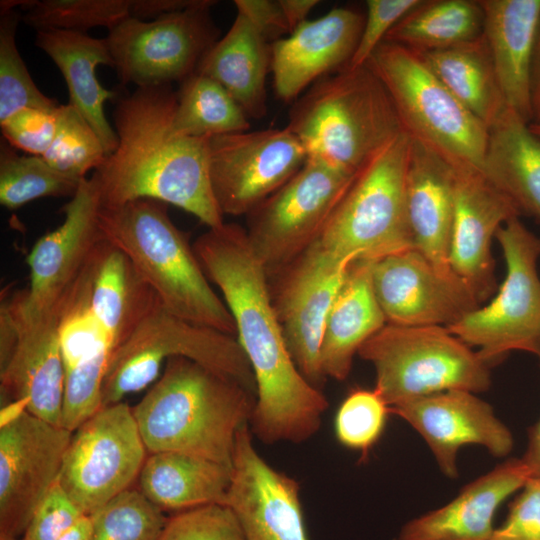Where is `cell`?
Wrapping results in <instances>:
<instances>
[{
	"label": "cell",
	"mask_w": 540,
	"mask_h": 540,
	"mask_svg": "<svg viewBox=\"0 0 540 540\" xmlns=\"http://www.w3.org/2000/svg\"><path fill=\"white\" fill-rule=\"evenodd\" d=\"M350 264L336 261L315 242L278 276L272 301L289 352L304 378L322 391L324 326Z\"/></svg>",
	"instance_id": "17"
},
{
	"label": "cell",
	"mask_w": 540,
	"mask_h": 540,
	"mask_svg": "<svg viewBox=\"0 0 540 540\" xmlns=\"http://www.w3.org/2000/svg\"><path fill=\"white\" fill-rule=\"evenodd\" d=\"M232 466L181 452L149 453L138 476V490L164 511L181 512L224 505Z\"/></svg>",
	"instance_id": "29"
},
{
	"label": "cell",
	"mask_w": 540,
	"mask_h": 540,
	"mask_svg": "<svg viewBox=\"0 0 540 540\" xmlns=\"http://www.w3.org/2000/svg\"><path fill=\"white\" fill-rule=\"evenodd\" d=\"M530 93L532 107L531 123L540 124V18L532 55Z\"/></svg>",
	"instance_id": "50"
},
{
	"label": "cell",
	"mask_w": 540,
	"mask_h": 540,
	"mask_svg": "<svg viewBox=\"0 0 540 540\" xmlns=\"http://www.w3.org/2000/svg\"><path fill=\"white\" fill-rule=\"evenodd\" d=\"M418 54L449 91L487 127L509 108L483 34L458 46Z\"/></svg>",
	"instance_id": "33"
},
{
	"label": "cell",
	"mask_w": 540,
	"mask_h": 540,
	"mask_svg": "<svg viewBox=\"0 0 540 540\" xmlns=\"http://www.w3.org/2000/svg\"><path fill=\"white\" fill-rule=\"evenodd\" d=\"M84 516L57 481L34 512L20 540H58Z\"/></svg>",
	"instance_id": "46"
},
{
	"label": "cell",
	"mask_w": 540,
	"mask_h": 540,
	"mask_svg": "<svg viewBox=\"0 0 540 540\" xmlns=\"http://www.w3.org/2000/svg\"><path fill=\"white\" fill-rule=\"evenodd\" d=\"M113 347L103 343L66 370L61 426L74 432L102 408V387Z\"/></svg>",
	"instance_id": "41"
},
{
	"label": "cell",
	"mask_w": 540,
	"mask_h": 540,
	"mask_svg": "<svg viewBox=\"0 0 540 540\" xmlns=\"http://www.w3.org/2000/svg\"><path fill=\"white\" fill-rule=\"evenodd\" d=\"M146 453L132 408L124 401L104 406L73 432L58 483L91 515L131 488Z\"/></svg>",
	"instance_id": "13"
},
{
	"label": "cell",
	"mask_w": 540,
	"mask_h": 540,
	"mask_svg": "<svg viewBox=\"0 0 540 540\" xmlns=\"http://www.w3.org/2000/svg\"><path fill=\"white\" fill-rule=\"evenodd\" d=\"M56 116L54 138L42 157L57 172L82 180L102 165L107 154L96 132L72 105L60 104Z\"/></svg>",
	"instance_id": "38"
},
{
	"label": "cell",
	"mask_w": 540,
	"mask_h": 540,
	"mask_svg": "<svg viewBox=\"0 0 540 540\" xmlns=\"http://www.w3.org/2000/svg\"><path fill=\"white\" fill-rule=\"evenodd\" d=\"M390 413V406L375 388L351 390L335 415L338 442L365 457L382 436Z\"/></svg>",
	"instance_id": "42"
},
{
	"label": "cell",
	"mask_w": 540,
	"mask_h": 540,
	"mask_svg": "<svg viewBox=\"0 0 540 540\" xmlns=\"http://www.w3.org/2000/svg\"><path fill=\"white\" fill-rule=\"evenodd\" d=\"M405 206L413 248L441 272L455 274L449 260L454 215L453 167L412 139Z\"/></svg>",
	"instance_id": "25"
},
{
	"label": "cell",
	"mask_w": 540,
	"mask_h": 540,
	"mask_svg": "<svg viewBox=\"0 0 540 540\" xmlns=\"http://www.w3.org/2000/svg\"><path fill=\"white\" fill-rule=\"evenodd\" d=\"M57 108H25L18 111L0 123L3 138L13 148L23 150L29 155L42 156L55 135Z\"/></svg>",
	"instance_id": "45"
},
{
	"label": "cell",
	"mask_w": 540,
	"mask_h": 540,
	"mask_svg": "<svg viewBox=\"0 0 540 540\" xmlns=\"http://www.w3.org/2000/svg\"><path fill=\"white\" fill-rule=\"evenodd\" d=\"M224 505L233 512L245 540H309L298 481L260 456L249 423L236 435Z\"/></svg>",
	"instance_id": "19"
},
{
	"label": "cell",
	"mask_w": 540,
	"mask_h": 540,
	"mask_svg": "<svg viewBox=\"0 0 540 540\" xmlns=\"http://www.w3.org/2000/svg\"><path fill=\"white\" fill-rule=\"evenodd\" d=\"M358 355L375 370V389L391 407L448 390L485 392L491 365L445 326L387 323Z\"/></svg>",
	"instance_id": "8"
},
{
	"label": "cell",
	"mask_w": 540,
	"mask_h": 540,
	"mask_svg": "<svg viewBox=\"0 0 540 540\" xmlns=\"http://www.w3.org/2000/svg\"><path fill=\"white\" fill-rule=\"evenodd\" d=\"M209 178L223 215H248L305 164L306 151L287 128L209 138Z\"/></svg>",
	"instance_id": "14"
},
{
	"label": "cell",
	"mask_w": 540,
	"mask_h": 540,
	"mask_svg": "<svg viewBox=\"0 0 540 540\" xmlns=\"http://www.w3.org/2000/svg\"><path fill=\"white\" fill-rule=\"evenodd\" d=\"M529 127L534 134L540 137V124L530 123Z\"/></svg>",
	"instance_id": "54"
},
{
	"label": "cell",
	"mask_w": 540,
	"mask_h": 540,
	"mask_svg": "<svg viewBox=\"0 0 540 540\" xmlns=\"http://www.w3.org/2000/svg\"><path fill=\"white\" fill-rule=\"evenodd\" d=\"M202 0H130V17L141 20L185 10L199 5Z\"/></svg>",
	"instance_id": "49"
},
{
	"label": "cell",
	"mask_w": 540,
	"mask_h": 540,
	"mask_svg": "<svg viewBox=\"0 0 540 540\" xmlns=\"http://www.w3.org/2000/svg\"><path fill=\"white\" fill-rule=\"evenodd\" d=\"M100 207L95 184L84 178L62 209L63 222L38 239L29 253L28 289L9 299L19 317L36 319L61 313L103 240L98 224Z\"/></svg>",
	"instance_id": "15"
},
{
	"label": "cell",
	"mask_w": 540,
	"mask_h": 540,
	"mask_svg": "<svg viewBox=\"0 0 540 540\" xmlns=\"http://www.w3.org/2000/svg\"><path fill=\"white\" fill-rule=\"evenodd\" d=\"M425 440L441 472L450 479L459 475L457 457L467 445L484 447L503 458L514 448L510 429L493 407L466 390H448L391 407Z\"/></svg>",
	"instance_id": "20"
},
{
	"label": "cell",
	"mask_w": 540,
	"mask_h": 540,
	"mask_svg": "<svg viewBox=\"0 0 540 540\" xmlns=\"http://www.w3.org/2000/svg\"><path fill=\"white\" fill-rule=\"evenodd\" d=\"M217 1L152 20L128 17L105 38L118 77L137 87L170 85L196 72L220 31L210 16Z\"/></svg>",
	"instance_id": "12"
},
{
	"label": "cell",
	"mask_w": 540,
	"mask_h": 540,
	"mask_svg": "<svg viewBox=\"0 0 540 540\" xmlns=\"http://www.w3.org/2000/svg\"><path fill=\"white\" fill-rule=\"evenodd\" d=\"M481 174L540 221V137L510 108L488 127Z\"/></svg>",
	"instance_id": "31"
},
{
	"label": "cell",
	"mask_w": 540,
	"mask_h": 540,
	"mask_svg": "<svg viewBox=\"0 0 540 540\" xmlns=\"http://www.w3.org/2000/svg\"><path fill=\"white\" fill-rule=\"evenodd\" d=\"M291 32L302 22L307 20V15L318 5V0H279Z\"/></svg>",
	"instance_id": "51"
},
{
	"label": "cell",
	"mask_w": 540,
	"mask_h": 540,
	"mask_svg": "<svg viewBox=\"0 0 540 540\" xmlns=\"http://www.w3.org/2000/svg\"><path fill=\"white\" fill-rule=\"evenodd\" d=\"M533 477L522 459H509L465 485L447 504L409 520L397 540H489L494 517Z\"/></svg>",
	"instance_id": "24"
},
{
	"label": "cell",
	"mask_w": 540,
	"mask_h": 540,
	"mask_svg": "<svg viewBox=\"0 0 540 540\" xmlns=\"http://www.w3.org/2000/svg\"><path fill=\"white\" fill-rule=\"evenodd\" d=\"M82 180L57 172L42 156L18 155L5 139L1 141L0 203L8 209L39 198H71Z\"/></svg>",
	"instance_id": "36"
},
{
	"label": "cell",
	"mask_w": 540,
	"mask_h": 540,
	"mask_svg": "<svg viewBox=\"0 0 540 540\" xmlns=\"http://www.w3.org/2000/svg\"><path fill=\"white\" fill-rule=\"evenodd\" d=\"M234 4L237 13L246 16L267 42L291 33L279 0H235Z\"/></svg>",
	"instance_id": "48"
},
{
	"label": "cell",
	"mask_w": 540,
	"mask_h": 540,
	"mask_svg": "<svg viewBox=\"0 0 540 540\" xmlns=\"http://www.w3.org/2000/svg\"><path fill=\"white\" fill-rule=\"evenodd\" d=\"M506 264L497 293L447 327L490 365L510 352L540 355V237L515 216L497 231Z\"/></svg>",
	"instance_id": "10"
},
{
	"label": "cell",
	"mask_w": 540,
	"mask_h": 540,
	"mask_svg": "<svg viewBox=\"0 0 540 540\" xmlns=\"http://www.w3.org/2000/svg\"><path fill=\"white\" fill-rule=\"evenodd\" d=\"M73 432L27 410L0 428V536L20 539L58 481Z\"/></svg>",
	"instance_id": "16"
},
{
	"label": "cell",
	"mask_w": 540,
	"mask_h": 540,
	"mask_svg": "<svg viewBox=\"0 0 540 540\" xmlns=\"http://www.w3.org/2000/svg\"><path fill=\"white\" fill-rule=\"evenodd\" d=\"M250 126L243 109L213 79L194 73L181 82L173 117L177 134L210 138L247 131Z\"/></svg>",
	"instance_id": "35"
},
{
	"label": "cell",
	"mask_w": 540,
	"mask_h": 540,
	"mask_svg": "<svg viewBox=\"0 0 540 540\" xmlns=\"http://www.w3.org/2000/svg\"><path fill=\"white\" fill-rule=\"evenodd\" d=\"M286 127L307 159L350 175L404 131L387 89L367 65L315 82L295 100Z\"/></svg>",
	"instance_id": "5"
},
{
	"label": "cell",
	"mask_w": 540,
	"mask_h": 540,
	"mask_svg": "<svg viewBox=\"0 0 540 540\" xmlns=\"http://www.w3.org/2000/svg\"><path fill=\"white\" fill-rule=\"evenodd\" d=\"M365 16L351 8H335L305 20L288 36L271 43L270 68L276 95L297 100L319 79L345 68L357 47Z\"/></svg>",
	"instance_id": "22"
},
{
	"label": "cell",
	"mask_w": 540,
	"mask_h": 540,
	"mask_svg": "<svg viewBox=\"0 0 540 540\" xmlns=\"http://www.w3.org/2000/svg\"><path fill=\"white\" fill-rule=\"evenodd\" d=\"M410 148L403 131L356 173L316 241L327 255L351 264L413 248L405 206Z\"/></svg>",
	"instance_id": "7"
},
{
	"label": "cell",
	"mask_w": 540,
	"mask_h": 540,
	"mask_svg": "<svg viewBox=\"0 0 540 540\" xmlns=\"http://www.w3.org/2000/svg\"><path fill=\"white\" fill-rule=\"evenodd\" d=\"M483 22L479 1L422 0L391 28L384 41L417 53L443 50L479 38Z\"/></svg>",
	"instance_id": "34"
},
{
	"label": "cell",
	"mask_w": 540,
	"mask_h": 540,
	"mask_svg": "<svg viewBox=\"0 0 540 540\" xmlns=\"http://www.w3.org/2000/svg\"><path fill=\"white\" fill-rule=\"evenodd\" d=\"M157 540H245L229 507L205 505L175 513Z\"/></svg>",
	"instance_id": "43"
},
{
	"label": "cell",
	"mask_w": 540,
	"mask_h": 540,
	"mask_svg": "<svg viewBox=\"0 0 540 540\" xmlns=\"http://www.w3.org/2000/svg\"><path fill=\"white\" fill-rule=\"evenodd\" d=\"M453 175L450 266L482 303L495 290L492 240L506 221L521 212L479 171L453 167Z\"/></svg>",
	"instance_id": "21"
},
{
	"label": "cell",
	"mask_w": 540,
	"mask_h": 540,
	"mask_svg": "<svg viewBox=\"0 0 540 540\" xmlns=\"http://www.w3.org/2000/svg\"><path fill=\"white\" fill-rule=\"evenodd\" d=\"M89 301L115 349L159 300L129 258L102 240L90 265Z\"/></svg>",
	"instance_id": "32"
},
{
	"label": "cell",
	"mask_w": 540,
	"mask_h": 540,
	"mask_svg": "<svg viewBox=\"0 0 540 540\" xmlns=\"http://www.w3.org/2000/svg\"><path fill=\"white\" fill-rule=\"evenodd\" d=\"M0 540H20V539L12 538V537L0 536Z\"/></svg>",
	"instance_id": "55"
},
{
	"label": "cell",
	"mask_w": 540,
	"mask_h": 540,
	"mask_svg": "<svg viewBox=\"0 0 540 540\" xmlns=\"http://www.w3.org/2000/svg\"><path fill=\"white\" fill-rule=\"evenodd\" d=\"M539 361H540V355ZM533 477H540V419L529 432L526 451L521 458Z\"/></svg>",
	"instance_id": "52"
},
{
	"label": "cell",
	"mask_w": 540,
	"mask_h": 540,
	"mask_svg": "<svg viewBox=\"0 0 540 540\" xmlns=\"http://www.w3.org/2000/svg\"><path fill=\"white\" fill-rule=\"evenodd\" d=\"M192 246L206 277L223 296L254 374L252 434L265 444L310 439L320 429L329 404L323 392L304 378L289 352L268 274L246 230L224 223L209 228Z\"/></svg>",
	"instance_id": "1"
},
{
	"label": "cell",
	"mask_w": 540,
	"mask_h": 540,
	"mask_svg": "<svg viewBox=\"0 0 540 540\" xmlns=\"http://www.w3.org/2000/svg\"><path fill=\"white\" fill-rule=\"evenodd\" d=\"M90 516V540H157L167 521L163 511L134 488Z\"/></svg>",
	"instance_id": "40"
},
{
	"label": "cell",
	"mask_w": 540,
	"mask_h": 540,
	"mask_svg": "<svg viewBox=\"0 0 540 540\" xmlns=\"http://www.w3.org/2000/svg\"><path fill=\"white\" fill-rule=\"evenodd\" d=\"M35 45L62 73L69 91V104L96 132L107 156L112 154L118 137L106 118L104 104L116 93L102 87L95 72L98 65L114 66L105 38L73 31L42 30L36 32Z\"/></svg>",
	"instance_id": "27"
},
{
	"label": "cell",
	"mask_w": 540,
	"mask_h": 540,
	"mask_svg": "<svg viewBox=\"0 0 540 540\" xmlns=\"http://www.w3.org/2000/svg\"><path fill=\"white\" fill-rule=\"evenodd\" d=\"M102 239L122 251L170 313L236 337V325L167 206L138 199L100 207Z\"/></svg>",
	"instance_id": "4"
},
{
	"label": "cell",
	"mask_w": 540,
	"mask_h": 540,
	"mask_svg": "<svg viewBox=\"0 0 540 540\" xmlns=\"http://www.w3.org/2000/svg\"><path fill=\"white\" fill-rule=\"evenodd\" d=\"M372 264L368 260L350 264L329 311L321 345L326 378L345 380L359 349L387 324L374 293Z\"/></svg>",
	"instance_id": "28"
},
{
	"label": "cell",
	"mask_w": 540,
	"mask_h": 540,
	"mask_svg": "<svg viewBox=\"0 0 540 540\" xmlns=\"http://www.w3.org/2000/svg\"><path fill=\"white\" fill-rule=\"evenodd\" d=\"M255 401L256 393L236 380L173 357L132 411L148 453L181 452L232 466L237 432Z\"/></svg>",
	"instance_id": "3"
},
{
	"label": "cell",
	"mask_w": 540,
	"mask_h": 540,
	"mask_svg": "<svg viewBox=\"0 0 540 540\" xmlns=\"http://www.w3.org/2000/svg\"><path fill=\"white\" fill-rule=\"evenodd\" d=\"M489 540H540V477H531Z\"/></svg>",
	"instance_id": "47"
},
{
	"label": "cell",
	"mask_w": 540,
	"mask_h": 540,
	"mask_svg": "<svg viewBox=\"0 0 540 540\" xmlns=\"http://www.w3.org/2000/svg\"><path fill=\"white\" fill-rule=\"evenodd\" d=\"M355 175L307 159L285 185L247 215L248 241L268 277L320 238Z\"/></svg>",
	"instance_id": "11"
},
{
	"label": "cell",
	"mask_w": 540,
	"mask_h": 540,
	"mask_svg": "<svg viewBox=\"0 0 540 540\" xmlns=\"http://www.w3.org/2000/svg\"><path fill=\"white\" fill-rule=\"evenodd\" d=\"M11 310L18 338L9 361L0 368L1 390L12 401H24L31 414L61 426L66 371L60 314L23 319Z\"/></svg>",
	"instance_id": "23"
},
{
	"label": "cell",
	"mask_w": 540,
	"mask_h": 540,
	"mask_svg": "<svg viewBox=\"0 0 540 540\" xmlns=\"http://www.w3.org/2000/svg\"><path fill=\"white\" fill-rule=\"evenodd\" d=\"M91 533L92 519L90 515H85L58 540H90Z\"/></svg>",
	"instance_id": "53"
},
{
	"label": "cell",
	"mask_w": 540,
	"mask_h": 540,
	"mask_svg": "<svg viewBox=\"0 0 540 540\" xmlns=\"http://www.w3.org/2000/svg\"><path fill=\"white\" fill-rule=\"evenodd\" d=\"M372 284L387 323L449 327L481 303L455 274L411 248L373 261Z\"/></svg>",
	"instance_id": "18"
},
{
	"label": "cell",
	"mask_w": 540,
	"mask_h": 540,
	"mask_svg": "<svg viewBox=\"0 0 540 540\" xmlns=\"http://www.w3.org/2000/svg\"><path fill=\"white\" fill-rule=\"evenodd\" d=\"M422 0H368L363 29L347 67L365 66L376 48L406 14Z\"/></svg>",
	"instance_id": "44"
},
{
	"label": "cell",
	"mask_w": 540,
	"mask_h": 540,
	"mask_svg": "<svg viewBox=\"0 0 540 540\" xmlns=\"http://www.w3.org/2000/svg\"><path fill=\"white\" fill-rule=\"evenodd\" d=\"M20 19L16 9L0 10V123L25 108L54 110L60 105L37 88L18 52Z\"/></svg>",
	"instance_id": "39"
},
{
	"label": "cell",
	"mask_w": 540,
	"mask_h": 540,
	"mask_svg": "<svg viewBox=\"0 0 540 540\" xmlns=\"http://www.w3.org/2000/svg\"><path fill=\"white\" fill-rule=\"evenodd\" d=\"M366 65L378 76L404 132L454 168L481 173L488 127L428 68L421 56L383 41Z\"/></svg>",
	"instance_id": "6"
},
{
	"label": "cell",
	"mask_w": 540,
	"mask_h": 540,
	"mask_svg": "<svg viewBox=\"0 0 540 540\" xmlns=\"http://www.w3.org/2000/svg\"><path fill=\"white\" fill-rule=\"evenodd\" d=\"M270 46L252 22L237 13L228 32L200 61L196 72L219 83L248 118H262L267 111L266 75Z\"/></svg>",
	"instance_id": "30"
},
{
	"label": "cell",
	"mask_w": 540,
	"mask_h": 540,
	"mask_svg": "<svg viewBox=\"0 0 540 540\" xmlns=\"http://www.w3.org/2000/svg\"><path fill=\"white\" fill-rule=\"evenodd\" d=\"M173 357L190 359L256 393L250 363L235 336L181 319L158 301L112 351L102 407L147 387Z\"/></svg>",
	"instance_id": "9"
},
{
	"label": "cell",
	"mask_w": 540,
	"mask_h": 540,
	"mask_svg": "<svg viewBox=\"0 0 540 540\" xmlns=\"http://www.w3.org/2000/svg\"><path fill=\"white\" fill-rule=\"evenodd\" d=\"M176 93L170 85L137 87L113 110L118 145L90 178L101 206L138 199L172 204L208 228L225 222L209 178V138L173 129Z\"/></svg>",
	"instance_id": "2"
},
{
	"label": "cell",
	"mask_w": 540,
	"mask_h": 540,
	"mask_svg": "<svg viewBox=\"0 0 540 540\" xmlns=\"http://www.w3.org/2000/svg\"><path fill=\"white\" fill-rule=\"evenodd\" d=\"M22 20L37 31L86 33L94 27L111 30L130 16V0H26Z\"/></svg>",
	"instance_id": "37"
},
{
	"label": "cell",
	"mask_w": 540,
	"mask_h": 540,
	"mask_svg": "<svg viewBox=\"0 0 540 540\" xmlns=\"http://www.w3.org/2000/svg\"><path fill=\"white\" fill-rule=\"evenodd\" d=\"M483 36L507 106L532 122L530 73L540 0H479Z\"/></svg>",
	"instance_id": "26"
}]
</instances>
